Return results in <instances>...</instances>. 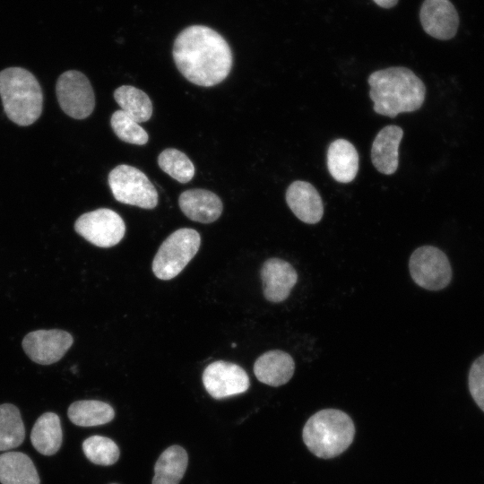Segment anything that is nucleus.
I'll list each match as a JSON object with an SVG mask.
<instances>
[{
    "instance_id": "obj_11",
    "label": "nucleus",
    "mask_w": 484,
    "mask_h": 484,
    "mask_svg": "<svg viewBox=\"0 0 484 484\" xmlns=\"http://www.w3.org/2000/svg\"><path fill=\"white\" fill-rule=\"evenodd\" d=\"M73 343V336L63 330H37L29 333L22 345L27 356L40 365L60 360Z\"/></svg>"
},
{
    "instance_id": "obj_1",
    "label": "nucleus",
    "mask_w": 484,
    "mask_h": 484,
    "mask_svg": "<svg viewBox=\"0 0 484 484\" xmlns=\"http://www.w3.org/2000/svg\"><path fill=\"white\" fill-rule=\"evenodd\" d=\"M172 55L177 70L190 82L212 87L224 81L232 67L225 39L203 25H192L176 38Z\"/></svg>"
},
{
    "instance_id": "obj_2",
    "label": "nucleus",
    "mask_w": 484,
    "mask_h": 484,
    "mask_svg": "<svg viewBox=\"0 0 484 484\" xmlns=\"http://www.w3.org/2000/svg\"><path fill=\"white\" fill-rule=\"evenodd\" d=\"M367 82L374 111L382 116L394 117L400 113L416 111L425 100L423 82L406 67L376 71L369 75Z\"/></svg>"
},
{
    "instance_id": "obj_17",
    "label": "nucleus",
    "mask_w": 484,
    "mask_h": 484,
    "mask_svg": "<svg viewBox=\"0 0 484 484\" xmlns=\"http://www.w3.org/2000/svg\"><path fill=\"white\" fill-rule=\"evenodd\" d=\"M295 371L292 357L280 350L262 354L254 364V373L263 384L281 386L287 384Z\"/></svg>"
},
{
    "instance_id": "obj_8",
    "label": "nucleus",
    "mask_w": 484,
    "mask_h": 484,
    "mask_svg": "<svg viewBox=\"0 0 484 484\" xmlns=\"http://www.w3.org/2000/svg\"><path fill=\"white\" fill-rule=\"evenodd\" d=\"M75 231L99 247H111L125 236V225L113 210L99 208L81 215L74 223Z\"/></svg>"
},
{
    "instance_id": "obj_27",
    "label": "nucleus",
    "mask_w": 484,
    "mask_h": 484,
    "mask_svg": "<svg viewBox=\"0 0 484 484\" xmlns=\"http://www.w3.org/2000/svg\"><path fill=\"white\" fill-rule=\"evenodd\" d=\"M115 134L123 142L144 145L149 140L146 131L123 110H116L110 118Z\"/></svg>"
},
{
    "instance_id": "obj_20",
    "label": "nucleus",
    "mask_w": 484,
    "mask_h": 484,
    "mask_svg": "<svg viewBox=\"0 0 484 484\" xmlns=\"http://www.w3.org/2000/svg\"><path fill=\"white\" fill-rule=\"evenodd\" d=\"M63 433L59 417L54 412L42 414L35 422L30 441L34 448L43 455H53L62 445Z\"/></svg>"
},
{
    "instance_id": "obj_15",
    "label": "nucleus",
    "mask_w": 484,
    "mask_h": 484,
    "mask_svg": "<svg viewBox=\"0 0 484 484\" xmlns=\"http://www.w3.org/2000/svg\"><path fill=\"white\" fill-rule=\"evenodd\" d=\"M178 204L188 219L201 223L217 220L223 211L220 198L213 192L201 188L182 192L178 197Z\"/></svg>"
},
{
    "instance_id": "obj_12",
    "label": "nucleus",
    "mask_w": 484,
    "mask_h": 484,
    "mask_svg": "<svg viewBox=\"0 0 484 484\" xmlns=\"http://www.w3.org/2000/svg\"><path fill=\"white\" fill-rule=\"evenodd\" d=\"M419 17L424 30L433 38L450 39L457 31L458 13L449 0H425Z\"/></svg>"
},
{
    "instance_id": "obj_18",
    "label": "nucleus",
    "mask_w": 484,
    "mask_h": 484,
    "mask_svg": "<svg viewBox=\"0 0 484 484\" xmlns=\"http://www.w3.org/2000/svg\"><path fill=\"white\" fill-rule=\"evenodd\" d=\"M327 168L336 181L351 182L359 170V154L353 144L345 139L332 142L327 151Z\"/></svg>"
},
{
    "instance_id": "obj_30",
    "label": "nucleus",
    "mask_w": 484,
    "mask_h": 484,
    "mask_svg": "<svg viewBox=\"0 0 484 484\" xmlns=\"http://www.w3.org/2000/svg\"><path fill=\"white\" fill-rule=\"evenodd\" d=\"M112 484H116V483H112Z\"/></svg>"
},
{
    "instance_id": "obj_9",
    "label": "nucleus",
    "mask_w": 484,
    "mask_h": 484,
    "mask_svg": "<svg viewBox=\"0 0 484 484\" xmlns=\"http://www.w3.org/2000/svg\"><path fill=\"white\" fill-rule=\"evenodd\" d=\"M56 91L62 110L75 119L88 117L95 107L93 89L89 79L81 72L63 73L56 82Z\"/></svg>"
},
{
    "instance_id": "obj_26",
    "label": "nucleus",
    "mask_w": 484,
    "mask_h": 484,
    "mask_svg": "<svg viewBox=\"0 0 484 484\" xmlns=\"http://www.w3.org/2000/svg\"><path fill=\"white\" fill-rule=\"evenodd\" d=\"M86 458L94 464L112 465L119 458V448L110 438L102 436H91L82 443Z\"/></svg>"
},
{
    "instance_id": "obj_22",
    "label": "nucleus",
    "mask_w": 484,
    "mask_h": 484,
    "mask_svg": "<svg viewBox=\"0 0 484 484\" xmlns=\"http://www.w3.org/2000/svg\"><path fill=\"white\" fill-rule=\"evenodd\" d=\"M67 415L74 425L94 427L110 422L115 417V411L104 402L82 400L73 402Z\"/></svg>"
},
{
    "instance_id": "obj_6",
    "label": "nucleus",
    "mask_w": 484,
    "mask_h": 484,
    "mask_svg": "<svg viewBox=\"0 0 484 484\" xmlns=\"http://www.w3.org/2000/svg\"><path fill=\"white\" fill-rule=\"evenodd\" d=\"M108 186L119 203L143 209H153L158 204V192L147 176L139 169L121 164L108 174Z\"/></svg>"
},
{
    "instance_id": "obj_13",
    "label": "nucleus",
    "mask_w": 484,
    "mask_h": 484,
    "mask_svg": "<svg viewBox=\"0 0 484 484\" xmlns=\"http://www.w3.org/2000/svg\"><path fill=\"white\" fill-rule=\"evenodd\" d=\"M264 298L271 302L285 300L298 281V273L287 261L280 258L266 260L261 268Z\"/></svg>"
},
{
    "instance_id": "obj_25",
    "label": "nucleus",
    "mask_w": 484,
    "mask_h": 484,
    "mask_svg": "<svg viewBox=\"0 0 484 484\" xmlns=\"http://www.w3.org/2000/svg\"><path fill=\"white\" fill-rule=\"evenodd\" d=\"M160 168L179 183L189 182L194 176L195 169L191 160L175 148H167L158 157Z\"/></svg>"
},
{
    "instance_id": "obj_19",
    "label": "nucleus",
    "mask_w": 484,
    "mask_h": 484,
    "mask_svg": "<svg viewBox=\"0 0 484 484\" xmlns=\"http://www.w3.org/2000/svg\"><path fill=\"white\" fill-rule=\"evenodd\" d=\"M1 484H39L37 470L25 454L7 452L0 454Z\"/></svg>"
},
{
    "instance_id": "obj_28",
    "label": "nucleus",
    "mask_w": 484,
    "mask_h": 484,
    "mask_svg": "<svg viewBox=\"0 0 484 484\" xmlns=\"http://www.w3.org/2000/svg\"><path fill=\"white\" fill-rule=\"evenodd\" d=\"M468 384L471 397L484 411V354L471 364Z\"/></svg>"
},
{
    "instance_id": "obj_16",
    "label": "nucleus",
    "mask_w": 484,
    "mask_h": 484,
    "mask_svg": "<svg viewBox=\"0 0 484 484\" xmlns=\"http://www.w3.org/2000/svg\"><path fill=\"white\" fill-rule=\"evenodd\" d=\"M403 136L398 125H386L375 137L371 148V160L382 174H393L399 164V145Z\"/></svg>"
},
{
    "instance_id": "obj_5",
    "label": "nucleus",
    "mask_w": 484,
    "mask_h": 484,
    "mask_svg": "<svg viewBox=\"0 0 484 484\" xmlns=\"http://www.w3.org/2000/svg\"><path fill=\"white\" fill-rule=\"evenodd\" d=\"M201 245L200 234L194 229L182 228L171 233L156 253L151 269L160 280L177 276L193 259Z\"/></svg>"
},
{
    "instance_id": "obj_7",
    "label": "nucleus",
    "mask_w": 484,
    "mask_h": 484,
    "mask_svg": "<svg viewBox=\"0 0 484 484\" xmlns=\"http://www.w3.org/2000/svg\"><path fill=\"white\" fill-rule=\"evenodd\" d=\"M413 281L428 290L445 289L452 280V268L445 254L433 246H419L409 260Z\"/></svg>"
},
{
    "instance_id": "obj_23",
    "label": "nucleus",
    "mask_w": 484,
    "mask_h": 484,
    "mask_svg": "<svg viewBox=\"0 0 484 484\" xmlns=\"http://www.w3.org/2000/svg\"><path fill=\"white\" fill-rule=\"evenodd\" d=\"M114 99L121 110L137 123L148 121L152 116V103L150 97L142 90L122 85L114 91Z\"/></svg>"
},
{
    "instance_id": "obj_3",
    "label": "nucleus",
    "mask_w": 484,
    "mask_h": 484,
    "mask_svg": "<svg viewBox=\"0 0 484 484\" xmlns=\"http://www.w3.org/2000/svg\"><path fill=\"white\" fill-rule=\"evenodd\" d=\"M355 427L351 418L336 409H324L306 422L302 438L308 450L318 458H334L351 445Z\"/></svg>"
},
{
    "instance_id": "obj_4",
    "label": "nucleus",
    "mask_w": 484,
    "mask_h": 484,
    "mask_svg": "<svg viewBox=\"0 0 484 484\" xmlns=\"http://www.w3.org/2000/svg\"><path fill=\"white\" fill-rule=\"evenodd\" d=\"M0 96L6 116L19 125L33 124L41 114V87L24 68L9 67L0 72Z\"/></svg>"
},
{
    "instance_id": "obj_10",
    "label": "nucleus",
    "mask_w": 484,
    "mask_h": 484,
    "mask_svg": "<svg viewBox=\"0 0 484 484\" xmlns=\"http://www.w3.org/2000/svg\"><path fill=\"white\" fill-rule=\"evenodd\" d=\"M203 384L207 393L220 400L245 393L249 388V377L238 365L217 360L203 370Z\"/></svg>"
},
{
    "instance_id": "obj_21",
    "label": "nucleus",
    "mask_w": 484,
    "mask_h": 484,
    "mask_svg": "<svg viewBox=\"0 0 484 484\" xmlns=\"http://www.w3.org/2000/svg\"><path fill=\"white\" fill-rule=\"evenodd\" d=\"M188 462L186 451L179 445L164 450L154 466L151 484H179Z\"/></svg>"
},
{
    "instance_id": "obj_29",
    "label": "nucleus",
    "mask_w": 484,
    "mask_h": 484,
    "mask_svg": "<svg viewBox=\"0 0 484 484\" xmlns=\"http://www.w3.org/2000/svg\"><path fill=\"white\" fill-rule=\"evenodd\" d=\"M374 2L381 7L391 8L397 4L398 0H374Z\"/></svg>"
},
{
    "instance_id": "obj_14",
    "label": "nucleus",
    "mask_w": 484,
    "mask_h": 484,
    "mask_svg": "<svg viewBox=\"0 0 484 484\" xmlns=\"http://www.w3.org/2000/svg\"><path fill=\"white\" fill-rule=\"evenodd\" d=\"M286 202L291 212L301 221L315 224L323 217L324 206L317 190L308 182H292L286 191Z\"/></svg>"
},
{
    "instance_id": "obj_24",
    "label": "nucleus",
    "mask_w": 484,
    "mask_h": 484,
    "mask_svg": "<svg viewBox=\"0 0 484 484\" xmlns=\"http://www.w3.org/2000/svg\"><path fill=\"white\" fill-rule=\"evenodd\" d=\"M25 437V428L19 409L11 404L0 405V451L21 445Z\"/></svg>"
}]
</instances>
